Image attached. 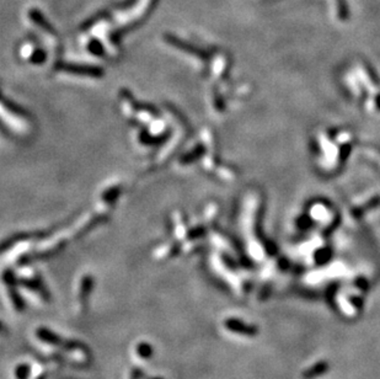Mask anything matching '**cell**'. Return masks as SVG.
<instances>
[{
  "mask_svg": "<svg viewBox=\"0 0 380 379\" xmlns=\"http://www.w3.org/2000/svg\"><path fill=\"white\" fill-rule=\"evenodd\" d=\"M224 325H225L226 329L231 333H236V334H241V335H246V336H256L259 334V329H257L255 325H250L246 324V322L239 320V319H226L224 321Z\"/></svg>",
  "mask_w": 380,
  "mask_h": 379,
  "instance_id": "1",
  "label": "cell"
},
{
  "mask_svg": "<svg viewBox=\"0 0 380 379\" xmlns=\"http://www.w3.org/2000/svg\"><path fill=\"white\" fill-rule=\"evenodd\" d=\"M36 335L41 341L46 342L48 345H53V346H61V345H64V349L68 350L69 347V341H63L61 339V336L57 335L56 333H53L52 330L46 329V327H38L37 331H36Z\"/></svg>",
  "mask_w": 380,
  "mask_h": 379,
  "instance_id": "2",
  "label": "cell"
},
{
  "mask_svg": "<svg viewBox=\"0 0 380 379\" xmlns=\"http://www.w3.org/2000/svg\"><path fill=\"white\" fill-rule=\"evenodd\" d=\"M92 278L91 276H85L83 282H81L80 292H79V303H80L81 308H85V305L87 304L90 298V293L92 291Z\"/></svg>",
  "mask_w": 380,
  "mask_h": 379,
  "instance_id": "3",
  "label": "cell"
},
{
  "mask_svg": "<svg viewBox=\"0 0 380 379\" xmlns=\"http://www.w3.org/2000/svg\"><path fill=\"white\" fill-rule=\"evenodd\" d=\"M330 366H328L327 362H319V363L314 364L311 366L310 368L306 369L304 373H303V379H315L317 377H321L322 374H325L327 372Z\"/></svg>",
  "mask_w": 380,
  "mask_h": 379,
  "instance_id": "4",
  "label": "cell"
},
{
  "mask_svg": "<svg viewBox=\"0 0 380 379\" xmlns=\"http://www.w3.org/2000/svg\"><path fill=\"white\" fill-rule=\"evenodd\" d=\"M135 351L139 355V357L144 358V360H149L153 356V352H154L153 347L150 346V344H148V342H140V344H138Z\"/></svg>",
  "mask_w": 380,
  "mask_h": 379,
  "instance_id": "5",
  "label": "cell"
},
{
  "mask_svg": "<svg viewBox=\"0 0 380 379\" xmlns=\"http://www.w3.org/2000/svg\"><path fill=\"white\" fill-rule=\"evenodd\" d=\"M31 373V367L30 364L27 363H22L19 364L15 369V377L16 379H27L30 377Z\"/></svg>",
  "mask_w": 380,
  "mask_h": 379,
  "instance_id": "6",
  "label": "cell"
},
{
  "mask_svg": "<svg viewBox=\"0 0 380 379\" xmlns=\"http://www.w3.org/2000/svg\"><path fill=\"white\" fill-rule=\"evenodd\" d=\"M11 302H13L15 309L19 310V312H22V310L25 309V302L22 301V298L20 297V294L16 293L15 291H13V292H11Z\"/></svg>",
  "mask_w": 380,
  "mask_h": 379,
  "instance_id": "7",
  "label": "cell"
},
{
  "mask_svg": "<svg viewBox=\"0 0 380 379\" xmlns=\"http://www.w3.org/2000/svg\"><path fill=\"white\" fill-rule=\"evenodd\" d=\"M143 377V372L139 368H134L130 373V379H140Z\"/></svg>",
  "mask_w": 380,
  "mask_h": 379,
  "instance_id": "8",
  "label": "cell"
},
{
  "mask_svg": "<svg viewBox=\"0 0 380 379\" xmlns=\"http://www.w3.org/2000/svg\"><path fill=\"white\" fill-rule=\"evenodd\" d=\"M4 330H5V326H4V325H3V324H2V322H0V333H2V331H4Z\"/></svg>",
  "mask_w": 380,
  "mask_h": 379,
  "instance_id": "9",
  "label": "cell"
},
{
  "mask_svg": "<svg viewBox=\"0 0 380 379\" xmlns=\"http://www.w3.org/2000/svg\"><path fill=\"white\" fill-rule=\"evenodd\" d=\"M149 379H161V378H149Z\"/></svg>",
  "mask_w": 380,
  "mask_h": 379,
  "instance_id": "10",
  "label": "cell"
}]
</instances>
